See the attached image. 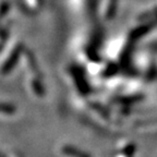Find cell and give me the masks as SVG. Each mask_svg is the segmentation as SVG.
I'll return each mask as SVG.
<instances>
[{
    "instance_id": "obj_1",
    "label": "cell",
    "mask_w": 157,
    "mask_h": 157,
    "mask_svg": "<svg viewBox=\"0 0 157 157\" xmlns=\"http://www.w3.org/2000/svg\"><path fill=\"white\" fill-rule=\"evenodd\" d=\"M0 113H3L6 115H13L15 113V107L12 104L0 103Z\"/></svg>"
}]
</instances>
